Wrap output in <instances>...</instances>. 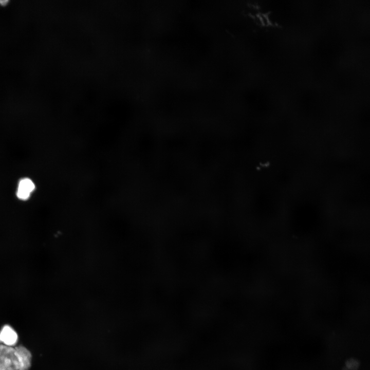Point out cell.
I'll return each instance as SVG.
<instances>
[{"instance_id": "7a4b0ae2", "label": "cell", "mask_w": 370, "mask_h": 370, "mask_svg": "<svg viewBox=\"0 0 370 370\" xmlns=\"http://www.w3.org/2000/svg\"><path fill=\"white\" fill-rule=\"evenodd\" d=\"M14 348L18 362V370H29L32 362L30 350L22 345L16 346Z\"/></svg>"}, {"instance_id": "3957f363", "label": "cell", "mask_w": 370, "mask_h": 370, "mask_svg": "<svg viewBox=\"0 0 370 370\" xmlns=\"http://www.w3.org/2000/svg\"><path fill=\"white\" fill-rule=\"evenodd\" d=\"M16 331L9 325H4L0 330V342L8 346L14 347L18 341Z\"/></svg>"}, {"instance_id": "5b68a950", "label": "cell", "mask_w": 370, "mask_h": 370, "mask_svg": "<svg viewBox=\"0 0 370 370\" xmlns=\"http://www.w3.org/2000/svg\"><path fill=\"white\" fill-rule=\"evenodd\" d=\"M8 2H9V1H7V0H5V1L1 0L0 4H1L2 5H4L7 4V3H8Z\"/></svg>"}, {"instance_id": "6da1fadb", "label": "cell", "mask_w": 370, "mask_h": 370, "mask_svg": "<svg viewBox=\"0 0 370 370\" xmlns=\"http://www.w3.org/2000/svg\"><path fill=\"white\" fill-rule=\"evenodd\" d=\"M0 370H18L14 347L0 344Z\"/></svg>"}, {"instance_id": "277c9868", "label": "cell", "mask_w": 370, "mask_h": 370, "mask_svg": "<svg viewBox=\"0 0 370 370\" xmlns=\"http://www.w3.org/2000/svg\"><path fill=\"white\" fill-rule=\"evenodd\" d=\"M34 189L35 185L31 179L23 178L18 183L16 196L20 200H26L30 197Z\"/></svg>"}]
</instances>
